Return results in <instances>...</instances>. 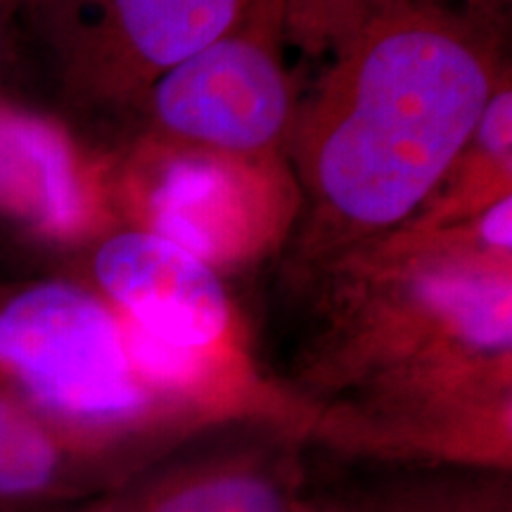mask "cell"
Instances as JSON below:
<instances>
[{
	"mask_svg": "<svg viewBox=\"0 0 512 512\" xmlns=\"http://www.w3.org/2000/svg\"><path fill=\"white\" fill-rule=\"evenodd\" d=\"M98 505H100V503H95V505H91V508H86V510H79V512H98Z\"/></svg>",
	"mask_w": 512,
	"mask_h": 512,
	"instance_id": "4fadbf2b",
	"label": "cell"
},
{
	"mask_svg": "<svg viewBox=\"0 0 512 512\" xmlns=\"http://www.w3.org/2000/svg\"><path fill=\"white\" fill-rule=\"evenodd\" d=\"M510 197L505 195L503 200H498L494 207H489L484 211L482 223H479V238L486 247L496 249L498 254H510Z\"/></svg>",
	"mask_w": 512,
	"mask_h": 512,
	"instance_id": "8fae6325",
	"label": "cell"
},
{
	"mask_svg": "<svg viewBox=\"0 0 512 512\" xmlns=\"http://www.w3.org/2000/svg\"><path fill=\"white\" fill-rule=\"evenodd\" d=\"M304 479L297 448L226 446L145 465L98 512H299Z\"/></svg>",
	"mask_w": 512,
	"mask_h": 512,
	"instance_id": "5b68a950",
	"label": "cell"
},
{
	"mask_svg": "<svg viewBox=\"0 0 512 512\" xmlns=\"http://www.w3.org/2000/svg\"><path fill=\"white\" fill-rule=\"evenodd\" d=\"M491 72L465 38L434 24H396L337 67L304 145L320 211L349 230L411 216L475 138Z\"/></svg>",
	"mask_w": 512,
	"mask_h": 512,
	"instance_id": "6da1fadb",
	"label": "cell"
},
{
	"mask_svg": "<svg viewBox=\"0 0 512 512\" xmlns=\"http://www.w3.org/2000/svg\"><path fill=\"white\" fill-rule=\"evenodd\" d=\"M306 465L313 489L342 512H512L510 467L422 458L344 456Z\"/></svg>",
	"mask_w": 512,
	"mask_h": 512,
	"instance_id": "52a82bcc",
	"label": "cell"
},
{
	"mask_svg": "<svg viewBox=\"0 0 512 512\" xmlns=\"http://www.w3.org/2000/svg\"><path fill=\"white\" fill-rule=\"evenodd\" d=\"M475 136L489 155H496L510 164V91L491 95Z\"/></svg>",
	"mask_w": 512,
	"mask_h": 512,
	"instance_id": "30bf717a",
	"label": "cell"
},
{
	"mask_svg": "<svg viewBox=\"0 0 512 512\" xmlns=\"http://www.w3.org/2000/svg\"><path fill=\"white\" fill-rule=\"evenodd\" d=\"M155 114L178 138L221 152H259L290 119V88L273 53L228 34L162 72Z\"/></svg>",
	"mask_w": 512,
	"mask_h": 512,
	"instance_id": "3957f363",
	"label": "cell"
},
{
	"mask_svg": "<svg viewBox=\"0 0 512 512\" xmlns=\"http://www.w3.org/2000/svg\"><path fill=\"white\" fill-rule=\"evenodd\" d=\"M0 389L69 439L147 465L136 439L155 413V392L100 294L69 280L0 290Z\"/></svg>",
	"mask_w": 512,
	"mask_h": 512,
	"instance_id": "7a4b0ae2",
	"label": "cell"
},
{
	"mask_svg": "<svg viewBox=\"0 0 512 512\" xmlns=\"http://www.w3.org/2000/svg\"><path fill=\"white\" fill-rule=\"evenodd\" d=\"M143 465L55 430L0 389V512H79Z\"/></svg>",
	"mask_w": 512,
	"mask_h": 512,
	"instance_id": "8992f818",
	"label": "cell"
},
{
	"mask_svg": "<svg viewBox=\"0 0 512 512\" xmlns=\"http://www.w3.org/2000/svg\"><path fill=\"white\" fill-rule=\"evenodd\" d=\"M93 278L121 323L169 347L209 354L230 328L219 273L159 233L112 235L93 256Z\"/></svg>",
	"mask_w": 512,
	"mask_h": 512,
	"instance_id": "277c9868",
	"label": "cell"
},
{
	"mask_svg": "<svg viewBox=\"0 0 512 512\" xmlns=\"http://www.w3.org/2000/svg\"><path fill=\"white\" fill-rule=\"evenodd\" d=\"M114 38L152 69H171L230 34L245 0H107Z\"/></svg>",
	"mask_w": 512,
	"mask_h": 512,
	"instance_id": "9c48e42d",
	"label": "cell"
},
{
	"mask_svg": "<svg viewBox=\"0 0 512 512\" xmlns=\"http://www.w3.org/2000/svg\"><path fill=\"white\" fill-rule=\"evenodd\" d=\"M0 211L64 235L86 216L67 140L53 126L0 107Z\"/></svg>",
	"mask_w": 512,
	"mask_h": 512,
	"instance_id": "ba28073f",
	"label": "cell"
},
{
	"mask_svg": "<svg viewBox=\"0 0 512 512\" xmlns=\"http://www.w3.org/2000/svg\"><path fill=\"white\" fill-rule=\"evenodd\" d=\"M299 512H342L328 496L320 494L318 489H313L309 479H304V496H302V510Z\"/></svg>",
	"mask_w": 512,
	"mask_h": 512,
	"instance_id": "7c38bea8",
	"label": "cell"
}]
</instances>
